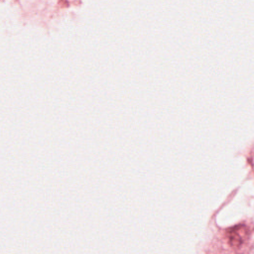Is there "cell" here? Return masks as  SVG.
<instances>
[{
	"mask_svg": "<svg viewBox=\"0 0 254 254\" xmlns=\"http://www.w3.org/2000/svg\"><path fill=\"white\" fill-rule=\"evenodd\" d=\"M227 237L232 247L239 248L244 244L248 237V228L244 224L235 225L227 230Z\"/></svg>",
	"mask_w": 254,
	"mask_h": 254,
	"instance_id": "6da1fadb",
	"label": "cell"
}]
</instances>
